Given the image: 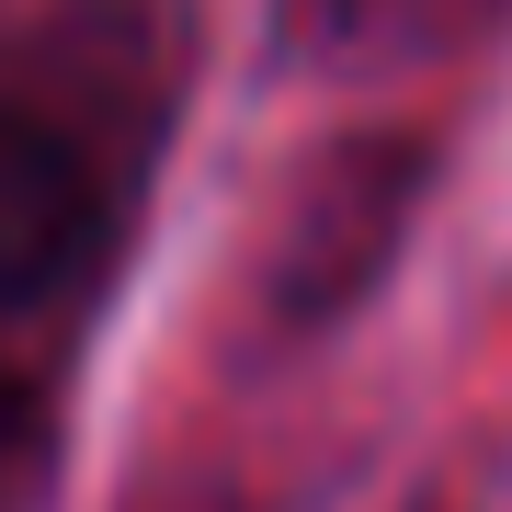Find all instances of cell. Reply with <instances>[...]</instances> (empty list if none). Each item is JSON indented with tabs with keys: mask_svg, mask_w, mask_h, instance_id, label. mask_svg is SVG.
<instances>
[{
	"mask_svg": "<svg viewBox=\"0 0 512 512\" xmlns=\"http://www.w3.org/2000/svg\"><path fill=\"white\" fill-rule=\"evenodd\" d=\"M103 239V194H92V160H80L57 126L0 103V319L46 308V296L80 285Z\"/></svg>",
	"mask_w": 512,
	"mask_h": 512,
	"instance_id": "6da1fadb",
	"label": "cell"
},
{
	"mask_svg": "<svg viewBox=\"0 0 512 512\" xmlns=\"http://www.w3.org/2000/svg\"><path fill=\"white\" fill-rule=\"evenodd\" d=\"M501 0H285L296 46L308 57H342V69H365V57H421V46H456L478 35Z\"/></svg>",
	"mask_w": 512,
	"mask_h": 512,
	"instance_id": "7a4b0ae2",
	"label": "cell"
},
{
	"mask_svg": "<svg viewBox=\"0 0 512 512\" xmlns=\"http://www.w3.org/2000/svg\"><path fill=\"white\" fill-rule=\"evenodd\" d=\"M35 456H46V387H35V365H23L12 319H0V501L35 478Z\"/></svg>",
	"mask_w": 512,
	"mask_h": 512,
	"instance_id": "3957f363",
	"label": "cell"
}]
</instances>
